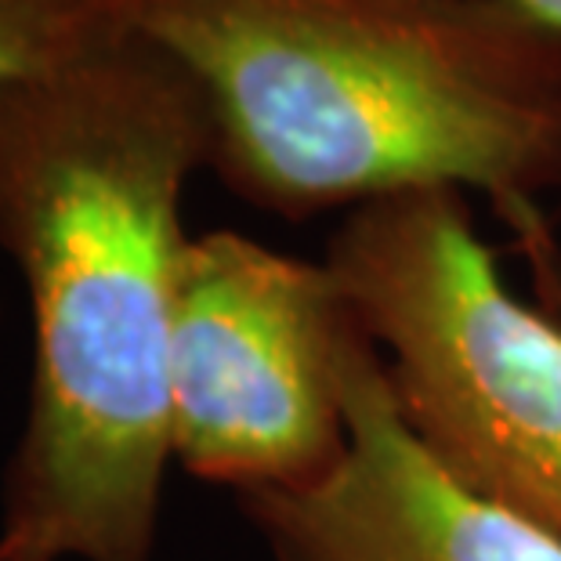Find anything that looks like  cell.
Listing matches in <instances>:
<instances>
[{"label": "cell", "instance_id": "obj_3", "mask_svg": "<svg viewBox=\"0 0 561 561\" xmlns=\"http://www.w3.org/2000/svg\"><path fill=\"white\" fill-rule=\"evenodd\" d=\"M322 265L385 363L424 457L561 540V330L507 290L460 188L341 214Z\"/></svg>", "mask_w": 561, "mask_h": 561}, {"label": "cell", "instance_id": "obj_8", "mask_svg": "<svg viewBox=\"0 0 561 561\" xmlns=\"http://www.w3.org/2000/svg\"><path fill=\"white\" fill-rule=\"evenodd\" d=\"M507 4H515L525 19L540 22L543 30H551L561 37V0H507Z\"/></svg>", "mask_w": 561, "mask_h": 561}, {"label": "cell", "instance_id": "obj_4", "mask_svg": "<svg viewBox=\"0 0 561 561\" xmlns=\"http://www.w3.org/2000/svg\"><path fill=\"white\" fill-rule=\"evenodd\" d=\"M359 327L322 261L243 232L188 236L171 319V453L236 489H305L348 457L344 348Z\"/></svg>", "mask_w": 561, "mask_h": 561}, {"label": "cell", "instance_id": "obj_2", "mask_svg": "<svg viewBox=\"0 0 561 561\" xmlns=\"http://www.w3.org/2000/svg\"><path fill=\"white\" fill-rule=\"evenodd\" d=\"M193 77L210 171L286 221L561 193V37L507 0H94Z\"/></svg>", "mask_w": 561, "mask_h": 561}, {"label": "cell", "instance_id": "obj_5", "mask_svg": "<svg viewBox=\"0 0 561 561\" xmlns=\"http://www.w3.org/2000/svg\"><path fill=\"white\" fill-rule=\"evenodd\" d=\"M348 457L305 489L240 496L272 561H561V540L449 482L416 438L363 322L344 348Z\"/></svg>", "mask_w": 561, "mask_h": 561}, {"label": "cell", "instance_id": "obj_7", "mask_svg": "<svg viewBox=\"0 0 561 561\" xmlns=\"http://www.w3.org/2000/svg\"><path fill=\"white\" fill-rule=\"evenodd\" d=\"M493 214L511 232L518 257L529 268V301L561 330V240L551 218L533 199H507Z\"/></svg>", "mask_w": 561, "mask_h": 561}, {"label": "cell", "instance_id": "obj_6", "mask_svg": "<svg viewBox=\"0 0 561 561\" xmlns=\"http://www.w3.org/2000/svg\"><path fill=\"white\" fill-rule=\"evenodd\" d=\"M110 26L94 0H0V88L62 66Z\"/></svg>", "mask_w": 561, "mask_h": 561}, {"label": "cell", "instance_id": "obj_1", "mask_svg": "<svg viewBox=\"0 0 561 561\" xmlns=\"http://www.w3.org/2000/svg\"><path fill=\"white\" fill-rule=\"evenodd\" d=\"M199 167L210 127L193 77L121 22L0 88V247L33 308L0 561H152L182 196Z\"/></svg>", "mask_w": 561, "mask_h": 561}]
</instances>
